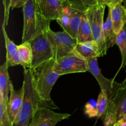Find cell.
I'll list each match as a JSON object with an SVG mask.
<instances>
[{
    "mask_svg": "<svg viewBox=\"0 0 126 126\" xmlns=\"http://www.w3.org/2000/svg\"><path fill=\"white\" fill-rule=\"evenodd\" d=\"M63 1H64V0H63Z\"/></svg>",
    "mask_w": 126,
    "mask_h": 126,
    "instance_id": "d590c367",
    "label": "cell"
},
{
    "mask_svg": "<svg viewBox=\"0 0 126 126\" xmlns=\"http://www.w3.org/2000/svg\"><path fill=\"white\" fill-rule=\"evenodd\" d=\"M70 116L71 114L68 113H55L50 108H41L34 114L29 126H55Z\"/></svg>",
    "mask_w": 126,
    "mask_h": 126,
    "instance_id": "30bf717a",
    "label": "cell"
},
{
    "mask_svg": "<svg viewBox=\"0 0 126 126\" xmlns=\"http://www.w3.org/2000/svg\"><path fill=\"white\" fill-rule=\"evenodd\" d=\"M24 97L20 110L12 125L13 126H29L33 116L41 108L59 109L55 103H49L43 100L36 91L30 68H24Z\"/></svg>",
    "mask_w": 126,
    "mask_h": 126,
    "instance_id": "6da1fadb",
    "label": "cell"
},
{
    "mask_svg": "<svg viewBox=\"0 0 126 126\" xmlns=\"http://www.w3.org/2000/svg\"><path fill=\"white\" fill-rule=\"evenodd\" d=\"M72 17V7L71 0H65L63 2L62 8L59 17L57 20V23L62 28L63 31L69 33L70 22Z\"/></svg>",
    "mask_w": 126,
    "mask_h": 126,
    "instance_id": "ac0fdd59",
    "label": "cell"
},
{
    "mask_svg": "<svg viewBox=\"0 0 126 126\" xmlns=\"http://www.w3.org/2000/svg\"><path fill=\"white\" fill-rule=\"evenodd\" d=\"M75 50L86 60L102 56L99 47L94 40L79 43Z\"/></svg>",
    "mask_w": 126,
    "mask_h": 126,
    "instance_id": "e0dca14e",
    "label": "cell"
},
{
    "mask_svg": "<svg viewBox=\"0 0 126 126\" xmlns=\"http://www.w3.org/2000/svg\"><path fill=\"white\" fill-rule=\"evenodd\" d=\"M24 97V87L22 86L19 90H15L12 83L11 84L10 96L7 104V111L11 122H14L22 105Z\"/></svg>",
    "mask_w": 126,
    "mask_h": 126,
    "instance_id": "4fadbf2b",
    "label": "cell"
},
{
    "mask_svg": "<svg viewBox=\"0 0 126 126\" xmlns=\"http://www.w3.org/2000/svg\"><path fill=\"white\" fill-rule=\"evenodd\" d=\"M23 27L22 43L28 42L50 29V21L39 11L36 0H28L22 7Z\"/></svg>",
    "mask_w": 126,
    "mask_h": 126,
    "instance_id": "7a4b0ae2",
    "label": "cell"
},
{
    "mask_svg": "<svg viewBox=\"0 0 126 126\" xmlns=\"http://www.w3.org/2000/svg\"><path fill=\"white\" fill-rule=\"evenodd\" d=\"M85 113L89 118L98 116V105L97 102L92 99L88 101L85 105Z\"/></svg>",
    "mask_w": 126,
    "mask_h": 126,
    "instance_id": "d4e9b609",
    "label": "cell"
},
{
    "mask_svg": "<svg viewBox=\"0 0 126 126\" xmlns=\"http://www.w3.org/2000/svg\"><path fill=\"white\" fill-rule=\"evenodd\" d=\"M113 126H120V123H119V121H118L117 122V123H116V124H114V125Z\"/></svg>",
    "mask_w": 126,
    "mask_h": 126,
    "instance_id": "836d02e7",
    "label": "cell"
},
{
    "mask_svg": "<svg viewBox=\"0 0 126 126\" xmlns=\"http://www.w3.org/2000/svg\"><path fill=\"white\" fill-rule=\"evenodd\" d=\"M119 121L120 123V126H126V115L123 116Z\"/></svg>",
    "mask_w": 126,
    "mask_h": 126,
    "instance_id": "f546056e",
    "label": "cell"
},
{
    "mask_svg": "<svg viewBox=\"0 0 126 126\" xmlns=\"http://www.w3.org/2000/svg\"><path fill=\"white\" fill-rule=\"evenodd\" d=\"M2 32L3 34L4 38L5 41V45H6V62H9L14 55L17 52V49H18V46L16 45L12 40L10 39L8 35L7 34V32L6 31V26L4 24H2Z\"/></svg>",
    "mask_w": 126,
    "mask_h": 126,
    "instance_id": "7402d4cb",
    "label": "cell"
},
{
    "mask_svg": "<svg viewBox=\"0 0 126 126\" xmlns=\"http://www.w3.org/2000/svg\"><path fill=\"white\" fill-rule=\"evenodd\" d=\"M36 2L38 10L46 18L50 21L58 19L63 0H36Z\"/></svg>",
    "mask_w": 126,
    "mask_h": 126,
    "instance_id": "7c38bea8",
    "label": "cell"
},
{
    "mask_svg": "<svg viewBox=\"0 0 126 126\" xmlns=\"http://www.w3.org/2000/svg\"><path fill=\"white\" fill-rule=\"evenodd\" d=\"M84 6L86 7H92L97 4V0H79Z\"/></svg>",
    "mask_w": 126,
    "mask_h": 126,
    "instance_id": "83f0119b",
    "label": "cell"
},
{
    "mask_svg": "<svg viewBox=\"0 0 126 126\" xmlns=\"http://www.w3.org/2000/svg\"><path fill=\"white\" fill-rule=\"evenodd\" d=\"M120 86H121V87H123V88H126V76L125 79H124L121 83H120Z\"/></svg>",
    "mask_w": 126,
    "mask_h": 126,
    "instance_id": "4dcf8cb0",
    "label": "cell"
},
{
    "mask_svg": "<svg viewBox=\"0 0 126 126\" xmlns=\"http://www.w3.org/2000/svg\"><path fill=\"white\" fill-rule=\"evenodd\" d=\"M55 61L49 60L34 68L30 69L36 91L43 100L54 103L50 97L52 89L60 75L54 71Z\"/></svg>",
    "mask_w": 126,
    "mask_h": 126,
    "instance_id": "3957f363",
    "label": "cell"
},
{
    "mask_svg": "<svg viewBox=\"0 0 126 126\" xmlns=\"http://www.w3.org/2000/svg\"><path fill=\"white\" fill-rule=\"evenodd\" d=\"M108 7L114 32L118 34L126 24V9L122 3L113 4Z\"/></svg>",
    "mask_w": 126,
    "mask_h": 126,
    "instance_id": "9a60e30c",
    "label": "cell"
},
{
    "mask_svg": "<svg viewBox=\"0 0 126 126\" xmlns=\"http://www.w3.org/2000/svg\"><path fill=\"white\" fill-rule=\"evenodd\" d=\"M106 6L97 4L87 7L86 11V16L91 24L94 39L99 47L102 56L105 55L107 52L103 35V18Z\"/></svg>",
    "mask_w": 126,
    "mask_h": 126,
    "instance_id": "5b68a950",
    "label": "cell"
},
{
    "mask_svg": "<svg viewBox=\"0 0 126 126\" xmlns=\"http://www.w3.org/2000/svg\"><path fill=\"white\" fill-rule=\"evenodd\" d=\"M4 6V19L2 24L6 26L8 23L9 16L11 9V0H2Z\"/></svg>",
    "mask_w": 126,
    "mask_h": 126,
    "instance_id": "484cf974",
    "label": "cell"
},
{
    "mask_svg": "<svg viewBox=\"0 0 126 126\" xmlns=\"http://www.w3.org/2000/svg\"><path fill=\"white\" fill-rule=\"evenodd\" d=\"M33 58L32 47L29 42L22 43L18 46L17 52L9 62H6L7 66L22 65L23 68H30Z\"/></svg>",
    "mask_w": 126,
    "mask_h": 126,
    "instance_id": "8fae6325",
    "label": "cell"
},
{
    "mask_svg": "<svg viewBox=\"0 0 126 126\" xmlns=\"http://www.w3.org/2000/svg\"><path fill=\"white\" fill-rule=\"evenodd\" d=\"M109 100L107 95L103 92L101 91L97 99V105H98V116L97 118L102 119L103 121L107 110H108Z\"/></svg>",
    "mask_w": 126,
    "mask_h": 126,
    "instance_id": "603a6c76",
    "label": "cell"
},
{
    "mask_svg": "<svg viewBox=\"0 0 126 126\" xmlns=\"http://www.w3.org/2000/svg\"><path fill=\"white\" fill-rule=\"evenodd\" d=\"M115 0H97V3L98 5H105V6H109L114 4Z\"/></svg>",
    "mask_w": 126,
    "mask_h": 126,
    "instance_id": "f1b7e54d",
    "label": "cell"
},
{
    "mask_svg": "<svg viewBox=\"0 0 126 126\" xmlns=\"http://www.w3.org/2000/svg\"><path fill=\"white\" fill-rule=\"evenodd\" d=\"M98 58H94L87 60L89 65V71L92 73L97 79L101 91L104 92L107 95L109 102L115 97L118 90L120 88V84L114 81V79H107L102 74L97 62Z\"/></svg>",
    "mask_w": 126,
    "mask_h": 126,
    "instance_id": "9c48e42d",
    "label": "cell"
},
{
    "mask_svg": "<svg viewBox=\"0 0 126 126\" xmlns=\"http://www.w3.org/2000/svg\"><path fill=\"white\" fill-rule=\"evenodd\" d=\"M93 40L94 39L92 36L91 24L85 12L83 18H82V23H81L78 33V41L79 43Z\"/></svg>",
    "mask_w": 126,
    "mask_h": 126,
    "instance_id": "ffe728a7",
    "label": "cell"
},
{
    "mask_svg": "<svg viewBox=\"0 0 126 126\" xmlns=\"http://www.w3.org/2000/svg\"><path fill=\"white\" fill-rule=\"evenodd\" d=\"M125 27H126V24L125 25Z\"/></svg>",
    "mask_w": 126,
    "mask_h": 126,
    "instance_id": "e575fe53",
    "label": "cell"
},
{
    "mask_svg": "<svg viewBox=\"0 0 126 126\" xmlns=\"http://www.w3.org/2000/svg\"><path fill=\"white\" fill-rule=\"evenodd\" d=\"M71 2L72 7V17L69 28V34L78 39L79 29L87 7L84 6L79 0H71Z\"/></svg>",
    "mask_w": 126,
    "mask_h": 126,
    "instance_id": "5bb4252c",
    "label": "cell"
},
{
    "mask_svg": "<svg viewBox=\"0 0 126 126\" xmlns=\"http://www.w3.org/2000/svg\"><path fill=\"white\" fill-rule=\"evenodd\" d=\"M122 4H123V6L124 7V8L126 9V0H123V2H122Z\"/></svg>",
    "mask_w": 126,
    "mask_h": 126,
    "instance_id": "1f68e13d",
    "label": "cell"
},
{
    "mask_svg": "<svg viewBox=\"0 0 126 126\" xmlns=\"http://www.w3.org/2000/svg\"><path fill=\"white\" fill-rule=\"evenodd\" d=\"M0 126H13L7 111V104L0 102Z\"/></svg>",
    "mask_w": 126,
    "mask_h": 126,
    "instance_id": "cb8c5ba5",
    "label": "cell"
},
{
    "mask_svg": "<svg viewBox=\"0 0 126 126\" xmlns=\"http://www.w3.org/2000/svg\"><path fill=\"white\" fill-rule=\"evenodd\" d=\"M28 42L32 47L33 54L30 69L34 68L49 60L54 59L52 47L46 32L41 33Z\"/></svg>",
    "mask_w": 126,
    "mask_h": 126,
    "instance_id": "8992f818",
    "label": "cell"
},
{
    "mask_svg": "<svg viewBox=\"0 0 126 126\" xmlns=\"http://www.w3.org/2000/svg\"><path fill=\"white\" fill-rule=\"evenodd\" d=\"M46 33L52 47L55 62L75 51L78 44L77 38L64 31L54 32L50 28L46 31Z\"/></svg>",
    "mask_w": 126,
    "mask_h": 126,
    "instance_id": "277c9868",
    "label": "cell"
},
{
    "mask_svg": "<svg viewBox=\"0 0 126 126\" xmlns=\"http://www.w3.org/2000/svg\"><path fill=\"white\" fill-rule=\"evenodd\" d=\"M103 35H104L105 43L107 50L110 47L114 46L116 44L117 34L114 32L113 28V22H112L111 14L108 12L107 20L104 22L103 25Z\"/></svg>",
    "mask_w": 126,
    "mask_h": 126,
    "instance_id": "d6986e66",
    "label": "cell"
},
{
    "mask_svg": "<svg viewBox=\"0 0 126 126\" xmlns=\"http://www.w3.org/2000/svg\"><path fill=\"white\" fill-rule=\"evenodd\" d=\"M123 1V0H116L114 4H116V3H122Z\"/></svg>",
    "mask_w": 126,
    "mask_h": 126,
    "instance_id": "d6a6232c",
    "label": "cell"
},
{
    "mask_svg": "<svg viewBox=\"0 0 126 126\" xmlns=\"http://www.w3.org/2000/svg\"><path fill=\"white\" fill-rule=\"evenodd\" d=\"M116 44L119 47L121 54L122 62L119 69L120 70L123 68L125 67L126 65V28L125 26L117 34Z\"/></svg>",
    "mask_w": 126,
    "mask_h": 126,
    "instance_id": "44dd1931",
    "label": "cell"
},
{
    "mask_svg": "<svg viewBox=\"0 0 126 126\" xmlns=\"http://www.w3.org/2000/svg\"><path fill=\"white\" fill-rule=\"evenodd\" d=\"M54 71L60 76L89 71L87 61L76 50L55 62Z\"/></svg>",
    "mask_w": 126,
    "mask_h": 126,
    "instance_id": "52a82bcc",
    "label": "cell"
},
{
    "mask_svg": "<svg viewBox=\"0 0 126 126\" xmlns=\"http://www.w3.org/2000/svg\"><path fill=\"white\" fill-rule=\"evenodd\" d=\"M8 68L6 62L0 66V102L7 104L9 93L12 83L8 73Z\"/></svg>",
    "mask_w": 126,
    "mask_h": 126,
    "instance_id": "2e32d148",
    "label": "cell"
},
{
    "mask_svg": "<svg viewBox=\"0 0 126 126\" xmlns=\"http://www.w3.org/2000/svg\"><path fill=\"white\" fill-rule=\"evenodd\" d=\"M126 115V88L121 87L115 97L109 102L107 114L103 119L104 126H113Z\"/></svg>",
    "mask_w": 126,
    "mask_h": 126,
    "instance_id": "ba28073f",
    "label": "cell"
},
{
    "mask_svg": "<svg viewBox=\"0 0 126 126\" xmlns=\"http://www.w3.org/2000/svg\"><path fill=\"white\" fill-rule=\"evenodd\" d=\"M28 0H11V9L22 7Z\"/></svg>",
    "mask_w": 126,
    "mask_h": 126,
    "instance_id": "4316f807",
    "label": "cell"
}]
</instances>
